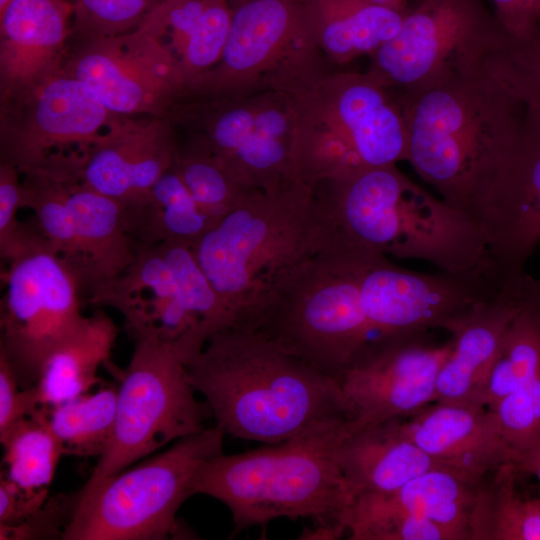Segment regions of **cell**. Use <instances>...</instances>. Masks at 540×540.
<instances>
[{
	"label": "cell",
	"mask_w": 540,
	"mask_h": 540,
	"mask_svg": "<svg viewBox=\"0 0 540 540\" xmlns=\"http://www.w3.org/2000/svg\"><path fill=\"white\" fill-rule=\"evenodd\" d=\"M186 369L225 435L275 444L349 420L336 379L258 331L216 333Z\"/></svg>",
	"instance_id": "1"
},
{
	"label": "cell",
	"mask_w": 540,
	"mask_h": 540,
	"mask_svg": "<svg viewBox=\"0 0 540 540\" xmlns=\"http://www.w3.org/2000/svg\"><path fill=\"white\" fill-rule=\"evenodd\" d=\"M491 52L462 58L397 94L407 128V161L461 211L472 186L516 132L525 108Z\"/></svg>",
	"instance_id": "2"
},
{
	"label": "cell",
	"mask_w": 540,
	"mask_h": 540,
	"mask_svg": "<svg viewBox=\"0 0 540 540\" xmlns=\"http://www.w3.org/2000/svg\"><path fill=\"white\" fill-rule=\"evenodd\" d=\"M191 248L231 329L254 330L273 281L321 249L312 187L295 181L254 192Z\"/></svg>",
	"instance_id": "3"
},
{
	"label": "cell",
	"mask_w": 540,
	"mask_h": 540,
	"mask_svg": "<svg viewBox=\"0 0 540 540\" xmlns=\"http://www.w3.org/2000/svg\"><path fill=\"white\" fill-rule=\"evenodd\" d=\"M343 431L341 426L238 454L222 453L201 468L195 494L225 504L235 533L278 518L344 524L356 493L332 453Z\"/></svg>",
	"instance_id": "4"
},
{
	"label": "cell",
	"mask_w": 540,
	"mask_h": 540,
	"mask_svg": "<svg viewBox=\"0 0 540 540\" xmlns=\"http://www.w3.org/2000/svg\"><path fill=\"white\" fill-rule=\"evenodd\" d=\"M364 263L318 252L270 285L254 331L337 381L374 339L360 289Z\"/></svg>",
	"instance_id": "5"
},
{
	"label": "cell",
	"mask_w": 540,
	"mask_h": 540,
	"mask_svg": "<svg viewBox=\"0 0 540 540\" xmlns=\"http://www.w3.org/2000/svg\"><path fill=\"white\" fill-rule=\"evenodd\" d=\"M218 427L177 440L172 447L79 494L62 540H160L190 536L177 520L195 495L201 468L223 453Z\"/></svg>",
	"instance_id": "6"
},
{
	"label": "cell",
	"mask_w": 540,
	"mask_h": 540,
	"mask_svg": "<svg viewBox=\"0 0 540 540\" xmlns=\"http://www.w3.org/2000/svg\"><path fill=\"white\" fill-rule=\"evenodd\" d=\"M324 58L302 0H245L219 61L188 83L186 99L291 92L326 72Z\"/></svg>",
	"instance_id": "7"
},
{
	"label": "cell",
	"mask_w": 540,
	"mask_h": 540,
	"mask_svg": "<svg viewBox=\"0 0 540 540\" xmlns=\"http://www.w3.org/2000/svg\"><path fill=\"white\" fill-rule=\"evenodd\" d=\"M1 277L0 354L22 389L37 385L48 358L82 326V291L32 219Z\"/></svg>",
	"instance_id": "8"
},
{
	"label": "cell",
	"mask_w": 540,
	"mask_h": 540,
	"mask_svg": "<svg viewBox=\"0 0 540 540\" xmlns=\"http://www.w3.org/2000/svg\"><path fill=\"white\" fill-rule=\"evenodd\" d=\"M134 341L118 388L112 437L81 494L171 441L205 429L210 410L196 400L186 364L175 350L152 338Z\"/></svg>",
	"instance_id": "9"
},
{
	"label": "cell",
	"mask_w": 540,
	"mask_h": 540,
	"mask_svg": "<svg viewBox=\"0 0 540 540\" xmlns=\"http://www.w3.org/2000/svg\"><path fill=\"white\" fill-rule=\"evenodd\" d=\"M522 97L525 108L516 132L462 208L481 233L487 257L503 281L523 278L540 244V101Z\"/></svg>",
	"instance_id": "10"
},
{
	"label": "cell",
	"mask_w": 540,
	"mask_h": 540,
	"mask_svg": "<svg viewBox=\"0 0 540 540\" xmlns=\"http://www.w3.org/2000/svg\"><path fill=\"white\" fill-rule=\"evenodd\" d=\"M0 108L1 162L21 174L74 164L116 115L64 67Z\"/></svg>",
	"instance_id": "11"
},
{
	"label": "cell",
	"mask_w": 540,
	"mask_h": 540,
	"mask_svg": "<svg viewBox=\"0 0 540 540\" xmlns=\"http://www.w3.org/2000/svg\"><path fill=\"white\" fill-rule=\"evenodd\" d=\"M185 108L200 129L196 138L249 188L274 192L296 181V111L290 92L194 100Z\"/></svg>",
	"instance_id": "12"
},
{
	"label": "cell",
	"mask_w": 540,
	"mask_h": 540,
	"mask_svg": "<svg viewBox=\"0 0 540 540\" xmlns=\"http://www.w3.org/2000/svg\"><path fill=\"white\" fill-rule=\"evenodd\" d=\"M503 35L484 0H416L396 34L369 56L368 71L405 93L462 58L493 51Z\"/></svg>",
	"instance_id": "13"
},
{
	"label": "cell",
	"mask_w": 540,
	"mask_h": 540,
	"mask_svg": "<svg viewBox=\"0 0 540 540\" xmlns=\"http://www.w3.org/2000/svg\"><path fill=\"white\" fill-rule=\"evenodd\" d=\"M427 331L373 339L344 371L338 380L349 408L344 437L407 418L435 401L437 376L453 341L435 343Z\"/></svg>",
	"instance_id": "14"
},
{
	"label": "cell",
	"mask_w": 540,
	"mask_h": 540,
	"mask_svg": "<svg viewBox=\"0 0 540 540\" xmlns=\"http://www.w3.org/2000/svg\"><path fill=\"white\" fill-rule=\"evenodd\" d=\"M82 43L64 69L113 114L171 116L186 99V81L169 51L141 28Z\"/></svg>",
	"instance_id": "15"
},
{
	"label": "cell",
	"mask_w": 540,
	"mask_h": 540,
	"mask_svg": "<svg viewBox=\"0 0 540 540\" xmlns=\"http://www.w3.org/2000/svg\"><path fill=\"white\" fill-rule=\"evenodd\" d=\"M505 282L488 261L460 273H419L387 257L364 267L362 306L374 339L410 331H448Z\"/></svg>",
	"instance_id": "16"
},
{
	"label": "cell",
	"mask_w": 540,
	"mask_h": 540,
	"mask_svg": "<svg viewBox=\"0 0 540 540\" xmlns=\"http://www.w3.org/2000/svg\"><path fill=\"white\" fill-rule=\"evenodd\" d=\"M118 310L134 340L152 338L187 364L204 348L197 319L186 308L174 273L156 246L138 247L132 264L89 296Z\"/></svg>",
	"instance_id": "17"
},
{
	"label": "cell",
	"mask_w": 540,
	"mask_h": 540,
	"mask_svg": "<svg viewBox=\"0 0 540 540\" xmlns=\"http://www.w3.org/2000/svg\"><path fill=\"white\" fill-rule=\"evenodd\" d=\"M172 117L114 115L72 173L121 204L145 195L175 160Z\"/></svg>",
	"instance_id": "18"
},
{
	"label": "cell",
	"mask_w": 540,
	"mask_h": 540,
	"mask_svg": "<svg viewBox=\"0 0 540 540\" xmlns=\"http://www.w3.org/2000/svg\"><path fill=\"white\" fill-rule=\"evenodd\" d=\"M314 92L363 167L407 161V128L399 97L368 70L326 71L314 83Z\"/></svg>",
	"instance_id": "19"
},
{
	"label": "cell",
	"mask_w": 540,
	"mask_h": 540,
	"mask_svg": "<svg viewBox=\"0 0 540 540\" xmlns=\"http://www.w3.org/2000/svg\"><path fill=\"white\" fill-rule=\"evenodd\" d=\"M525 276L504 283L448 330L453 348L438 373L434 402L485 408L490 373L519 310Z\"/></svg>",
	"instance_id": "20"
},
{
	"label": "cell",
	"mask_w": 540,
	"mask_h": 540,
	"mask_svg": "<svg viewBox=\"0 0 540 540\" xmlns=\"http://www.w3.org/2000/svg\"><path fill=\"white\" fill-rule=\"evenodd\" d=\"M73 15L72 0H12L0 13V102L63 68Z\"/></svg>",
	"instance_id": "21"
},
{
	"label": "cell",
	"mask_w": 540,
	"mask_h": 540,
	"mask_svg": "<svg viewBox=\"0 0 540 540\" xmlns=\"http://www.w3.org/2000/svg\"><path fill=\"white\" fill-rule=\"evenodd\" d=\"M63 185L71 231V253L66 263L89 296L134 261L137 247L128 235L122 204L81 182L71 172H49Z\"/></svg>",
	"instance_id": "22"
},
{
	"label": "cell",
	"mask_w": 540,
	"mask_h": 540,
	"mask_svg": "<svg viewBox=\"0 0 540 540\" xmlns=\"http://www.w3.org/2000/svg\"><path fill=\"white\" fill-rule=\"evenodd\" d=\"M402 424L411 440L437 464L475 481L514 461L487 408L432 402Z\"/></svg>",
	"instance_id": "23"
},
{
	"label": "cell",
	"mask_w": 540,
	"mask_h": 540,
	"mask_svg": "<svg viewBox=\"0 0 540 540\" xmlns=\"http://www.w3.org/2000/svg\"><path fill=\"white\" fill-rule=\"evenodd\" d=\"M395 418L360 430L333 446V457L343 476L360 493H388L437 467Z\"/></svg>",
	"instance_id": "24"
},
{
	"label": "cell",
	"mask_w": 540,
	"mask_h": 540,
	"mask_svg": "<svg viewBox=\"0 0 540 540\" xmlns=\"http://www.w3.org/2000/svg\"><path fill=\"white\" fill-rule=\"evenodd\" d=\"M233 10L228 0H167L138 28L169 51L188 85L219 61Z\"/></svg>",
	"instance_id": "25"
},
{
	"label": "cell",
	"mask_w": 540,
	"mask_h": 540,
	"mask_svg": "<svg viewBox=\"0 0 540 540\" xmlns=\"http://www.w3.org/2000/svg\"><path fill=\"white\" fill-rule=\"evenodd\" d=\"M317 43L337 65L370 56L398 31L404 10L367 0H302Z\"/></svg>",
	"instance_id": "26"
},
{
	"label": "cell",
	"mask_w": 540,
	"mask_h": 540,
	"mask_svg": "<svg viewBox=\"0 0 540 540\" xmlns=\"http://www.w3.org/2000/svg\"><path fill=\"white\" fill-rule=\"evenodd\" d=\"M118 335L113 320L96 310L46 361L34 386L39 406L58 404L82 394L101 379L99 367L110 358Z\"/></svg>",
	"instance_id": "27"
},
{
	"label": "cell",
	"mask_w": 540,
	"mask_h": 540,
	"mask_svg": "<svg viewBox=\"0 0 540 540\" xmlns=\"http://www.w3.org/2000/svg\"><path fill=\"white\" fill-rule=\"evenodd\" d=\"M125 229L136 247L166 241L193 245L212 225L171 167L142 197L122 204Z\"/></svg>",
	"instance_id": "28"
},
{
	"label": "cell",
	"mask_w": 540,
	"mask_h": 540,
	"mask_svg": "<svg viewBox=\"0 0 540 540\" xmlns=\"http://www.w3.org/2000/svg\"><path fill=\"white\" fill-rule=\"evenodd\" d=\"M481 483L437 467L381 494L393 505L435 524L449 540H471V518Z\"/></svg>",
	"instance_id": "29"
},
{
	"label": "cell",
	"mask_w": 540,
	"mask_h": 540,
	"mask_svg": "<svg viewBox=\"0 0 540 540\" xmlns=\"http://www.w3.org/2000/svg\"><path fill=\"white\" fill-rule=\"evenodd\" d=\"M520 474L503 465L480 485L471 518V540H540V498L516 489Z\"/></svg>",
	"instance_id": "30"
},
{
	"label": "cell",
	"mask_w": 540,
	"mask_h": 540,
	"mask_svg": "<svg viewBox=\"0 0 540 540\" xmlns=\"http://www.w3.org/2000/svg\"><path fill=\"white\" fill-rule=\"evenodd\" d=\"M117 395L118 389L106 386L38 410L64 455L98 459L112 437Z\"/></svg>",
	"instance_id": "31"
},
{
	"label": "cell",
	"mask_w": 540,
	"mask_h": 540,
	"mask_svg": "<svg viewBox=\"0 0 540 540\" xmlns=\"http://www.w3.org/2000/svg\"><path fill=\"white\" fill-rule=\"evenodd\" d=\"M38 408L0 435L6 467V473L1 475L30 493L48 492L57 464L64 455Z\"/></svg>",
	"instance_id": "32"
},
{
	"label": "cell",
	"mask_w": 540,
	"mask_h": 540,
	"mask_svg": "<svg viewBox=\"0 0 540 540\" xmlns=\"http://www.w3.org/2000/svg\"><path fill=\"white\" fill-rule=\"evenodd\" d=\"M172 167L212 224L259 191L244 184L197 138L178 148Z\"/></svg>",
	"instance_id": "33"
},
{
	"label": "cell",
	"mask_w": 540,
	"mask_h": 540,
	"mask_svg": "<svg viewBox=\"0 0 540 540\" xmlns=\"http://www.w3.org/2000/svg\"><path fill=\"white\" fill-rule=\"evenodd\" d=\"M540 372V312L521 294L493 364L485 408L520 389Z\"/></svg>",
	"instance_id": "34"
},
{
	"label": "cell",
	"mask_w": 540,
	"mask_h": 540,
	"mask_svg": "<svg viewBox=\"0 0 540 540\" xmlns=\"http://www.w3.org/2000/svg\"><path fill=\"white\" fill-rule=\"evenodd\" d=\"M351 540H449L435 524L390 503L381 493H360L346 512Z\"/></svg>",
	"instance_id": "35"
},
{
	"label": "cell",
	"mask_w": 540,
	"mask_h": 540,
	"mask_svg": "<svg viewBox=\"0 0 540 540\" xmlns=\"http://www.w3.org/2000/svg\"><path fill=\"white\" fill-rule=\"evenodd\" d=\"M155 246L170 265L186 308L199 323L202 342L206 345L216 333L231 329L230 320L191 245L166 241Z\"/></svg>",
	"instance_id": "36"
},
{
	"label": "cell",
	"mask_w": 540,
	"mask_h": 540,
	"mask_svg": "<svg viewBox=\"0 0 540 540\" xmlns=\"http://www.w3.org/2000/svg\"><path fill=\"white\" fill-rule=\"evenodd\" d=\"M496 418L514 461L540 445V372L526 385L487 408Z\"/></svg>",
	"instance_id": "37"
},
{
	"label": "cell",
	"mask_w": 540,
	"mask_h": 540,
	"mask_svg": "<svg viewBox=\"0 0 540 540\" xmlns=\"http://www.w3.org/2000/svg\"><path fill=\"white\" fill-rule=\"evenodd\" d=\"M167 0H74L72 36L80 41L132 31Z\"/></svg>",
	"instance_id": "38"
},
{
	"label": "cell",
	"mask_w": 540,
	"mask_h": 540,
	"mask_svg": "<svg viewBox=\"0 0 540 540\" xmlns=\"http://www.w3.org/2000/svg\"><path fill=\"white\" fill-rule=\"evenodd\" d=\"M490 57L518 92L540 101V27L516 37L504 33Z\"/></svg>",
	"instance_id": "39"
},
{
	"label": "cell",
	"mask_w": 540,
	"mask_h": 540,
	"mask_svg": "<svg viewBox=\"0 0 540 540\" xmlns=\"http://www.w3.org/2000/svg\"><path fill=\"white\" fill-rule=\"evenodd\" d=\"M78 500V492L47 499L23 523L12 527L0 526V539H61L74 515Z\"/></svg>",
	"instance_id": "40"
},
{
	"label": "cell",
	"mask_w": 540,
	"mask_h": 540,
	"mask_svg": "<svg viewBox=\"0 0 540 540\" xmlns=\"http://www.w3.org/2000/svg\"><path fill=\"white\" fill-rule=\"evenodd\" d=\"M22 208V175L12 164L0 162V254L9 261L18 250L23 223L17 219Z\"/></svg>",
	"instance_id": "41"
},
{
	"label": "cell",
	"mask_w": 540,
	"mask_h": 540,
	"mask_svg": "<svg viewBox=\"0 0 540 540\" xmlns=\"http://www.w3.org/2000/svg\"><path fill=\"white\" fill-rule=\"evenodd\" d=\"M38 407L35 388L22 389L9 362L0 354V435Z\"/></svg>",
	"instance_id": "42"
},
{
	"label": "cell",
	"mask_w": 540,
	"mask_h": 540,
	"mask_svg": "<svg viewBox=\"0 0 540 540\" xmlns=\"http://www.w3.org/2000/svg\"><path fill=\"white\" fill-rule=\"evenodd\" d=\"M48 499V492L30 493L1 475L0 526L12 527L26 521Z\"/></svg>",
	"instance_id": "43"
},
{
	"label": "cell",
	"mask_w": 540,
	"mask_h": 540,
	"mask_svg": "<svg viewBox=\"0 0 540 540\" xmlns=\"http://www.w3.org/2000/svg\"><path fill=\"white\" fill-rule=\"evenodd\" d=\"M503 32L510 37L540 27V0H489Z\"/></svg>",
	"instance_id": "44"
},
{
	"label": "cell",
	"mask_w": 540,
	"mask_h": 540,
	"mask_svg": "<svg viewBox=\"0 0 540 540\" xmlns=\"http://www.w3.org/2000/svg\"><path fill=\"white\" fill-rule=\"evenodd\" d=\"M347 534L342 523L315 524L312 528H304L299 539L303 540H336Z\"/></svg>",
	"instance_id": "45"
},
{
	"label": "cell",
	"mask_w": 540,
	"mask_h": 540,
	"mask_svg": "<svg viewBox=\"0 0 540 540\" xmlns=\"http://www.w3.org/2000/svg\"><path fill=\"white\" fill-rule=\"evenodd\" d=\"M513 464L519 474L533 475L540 482V445L519 457Z\"/></svg>",
	"instance_id": "46"
},
{
	"label": "cell",
	"mask_w": 540,
	"mask_h": 540,
	"mask_svg": "<svg viewBox=\"0 0 540 540\" xmlns=\"http://www.w3.org/2000/svg\"><path fill=\"white\" fill-rule=\"evenodd\" d=\"M522 294L540 312V276L533 278L526 274L523 281Z\"/></svg>",
	"instance_id": "47"
},
{
	"label": "cell",
	"mask_w": 540,
	"mask_h": 540,
	"mask_svg": "<svg viewBox=\"0 0 540 540\" xmlns=\"http://www.w3.org/2000/svg\"><path fill=\"white\" fill-rule=\"evenodd\" d=\"M373 4L398 9V10H404L406 8V1L405 0H367Z\"/></svg>",
	"instance_id": "48"
},
{
	"label": "cell",
	"mask_w": 540,
	"mask_h": 540,
	"mask_svg": "<svg viewBox=\"0 0 540 540\" xmlns=\"http://www.w3.org/2000/svg\"><path fill=\"white\" fill-rule=\"evenodd\" d=\"M11 1L12 0H0V13L5 10V8L9 5Z\"/></svg>",
	"instance_id": "49"
},
{
	"label": "cell",
	"mask_w": 540,
	"mask_h": 540,
	"mask_svg": "<svg viewBox=\"0 0 540 540\" xmlns=\"http://www.w3.org/2000/svg\"><path fill=\"white\" fill-rule=\"evenodd\" d=\"M230 3H234L235 5L245 1V0H228Z\"/></svg>",
	"instance_id": "50"
},
{
	"label": "cell",
	"mask_w": 540,
	"mask_h": 540,
	"mask_svg": "<svg viewBox=\"0 0 540 540\" xmlns=\"http://www.w3.org/2000/svg\"><path fill=\"white\" fill-rule=\"evenodd\" d=\"M72 1H74V0H72Z\"/></svg>",
	"instance_id": "51"
}]
</instances>
